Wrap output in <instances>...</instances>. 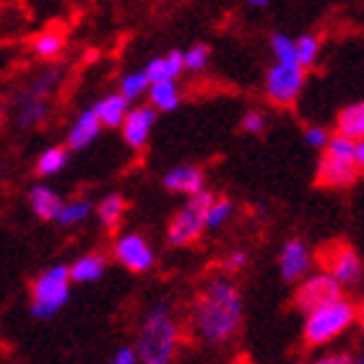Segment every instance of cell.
<instances>
[{"label":"cell","instance_id":"cell-13","mask_svg":"<svg viewBox=\"0 0 364 364\" xmlns=\"http://www.w3.org/2000/svg\"><path fill=\"white\" fill-rule=\"evenodd\" d=\"M91 109H94L102 128H120L122 120H125V114H128V109H130V102L117 91V94L102 97Z\"/></svg>","mask_w":364,"mask_h":364},{"label":"cell","instance_id":"cell-15","mask_svg":"<svg viewBox=\"0 0 364 364\" xmlns=\"http://www.w3.org/2000/svg\"><path fill=\"white\" fill-rule=\"evenodd\" d=\"M99 133H102V125H99L94 109H84V112L76 117V122L70 125L68 146L73 149V151H78V149H86V146H91L94 141H97Z\"/></svg>","mask_w":364,"mask_h":364},{"label":"cell","instance_id":"cell-5","mask_svg":"<svg viewBox=\"0 0 364 364\" xmlns=\"http://www.w3.org/2000/svg\"><path fill=\"white\" fill-rule=\"evenodd\" d=\"M68 284H70V276L65 266H55L42 273L34 281V287H31V299H34L31 312L37 318H53L55 312L68 302Z\"/></svg>","mask_w":364,"mask_h":364},{"label":"cell","instance_id":"cell-23","mask_svg":"<svg viewBox=\"0 0 364 364\" xmlns=\"http://www.w3.org/2000/svg\"><path fill=\"white\" fill-rule=\"evenodd\" d=\"M65 164H68V149H63V146H53V149L42 151V156L37 159V175L53 177V175H58Z\"/></svg>","mask_w":364,"mask_h":364},{"label":"cell","instance_id":"cell-35","mask_svg":"<svg viewBox=\"0 0 364 364\" xmlns=\"http://www.w3.org/2000/svg\"><path fill=\"white\" fill-rule=\"evenodd\" d=\"M312 364H354V359L349 354H328V357H320L318 362Z\"/></svg>","mask_w":364,"mask_h":364},{"label":"cell","instance_id":"cell-6","mask_svg":"<svg viewBox=\"0 0 364 364\" xmlns=\"http://www.w3.org/2000/svg\"><path fill=\"white\" fill-rule=\"evenodd\" d=\"M304 89V68L299 63H273L266 73V94L273 105H294Z\"/></svg>","mask_w":364,"mask_h":364},{"label":"cell","instance_id":"cell-28","mask_svg":"<svg viewBox=\"0 0 364 364\" xmlns=\"http://www.w3.org/2000/svg\"><path fill=\"white\" fill-rule=\"evenodd\" d=\"M229 216H232V203H229L227 198H213L208 208H205V227H221Z\"/></svg>","mask_w":364,"mask_h":364},{"label":"cell","instance_id":"cell-16","mask_svg":"<svg viewBox=\"0 0 364 364\" xmlns=\"http://www.w3.org/2000/svg\"><path fill=\"white\" fill-rule=\"evenodd\" d=\"M149 99L156 112H172L180 107V86L175 78H164V81H151L149 84Z\"/></svg>","mask_w":364,"mask_h":364},{"label":"cell","instance_id":"cell-22","mask_svg":"<svg viewBox=\"0 0 364 364\" xmlns=\"http://www.w3.org/2000/svg\"><path fill=\"white\" fill-rule=\"evenodd\" d=\"M105 258L102 255H84V258H78L73 266L68 268V276L70 281H78V284H86V281H97L102 273H105Z\"/></svg>","mask_w":364,"mask_h":364},{"label":"cell","instance_id":"cell-7","mask_svg":"<svg viewBox=\"0 0 364 364\" xmlns=\"http://www.w3.org/2000/svg\"><path fill=\"white\" fill-rule=\"evenodd\" d=\"M338 296H341V284L331 273H318V276H310L307 281L299 284L294 294V304L299 310L312 312L323 307V304L338 299Z\"/></svg>","mask_w":364,"mask_h":364},{"label":"cell","instance_id":"cell-10","mask_svg":"<svg viewBox=\"0 0 364 364\" xmlns=\"http://www.w3.org/2000/svg\"><path fill=\"white\" fill-rule=\"evenodd\" d=\"M154 125H156V109L151 105H141V107H130L125 120H122V138L130 149H144L149 144V136H151Z\"/></svg>","mask_w":364,"mask_h":364},{"label":"cell","instance_id":"cell-9","mask_svg":"<svg viewBox=\"0 0 364 364\" xmlns=\"http://www.w3.org/2000/svg\"><path fill=\"white\" fill-rule=\"evenodd\" d=\"M359 164L349 156H336V154H323L318 167V182L326 188H351L359 177Z\"/></svg>","mask_w":364,"mask_h":364},{"label":"cell","instance_id":"cell-33","mask_svg":"<svg viewBox=\"0 0 364 364\" xmlns=\"http://www.w3.org/2000/svg\"><path fill=\"white\" fill-rule=\"evenodd\" d=\"M304 141H307V146H312V149H323L328 141V130L320 128V125H310V128L304 130Z\"/></svg>","mask_w":364,"mask_h":364},{"label":"cell","instance_id":"cell-32","mask_svg":"<svg viewBox=\"0 0 364 364\" xmlns=\"http://www.w3.org/2000/svg\"><path fill=\"white\" fill-rule=\"evenodd\" d=\"M242 130L245 133H252V136H258L266 130V114L258 112V109H250V112L242 117Z\"/></svg>","mask_w":364,"mask_h":364},{"label":"cell","instance_id":"cell-14","mask_svg":"<svg viewBox=\"0 0 364 364\" xmlns=\"http://www.w3.org/2000/svg\"><path fill=\"white\" fill-rule=\"evenodd\" d=\"M164 188L172 190V193H182V196H196L198 190L205 188L203 172L198 167L182 164V167H175L172 172L164 175Z\"/></svg>","mask_w":364,"mask_h":364},{"label":"cell","instance_id":"cell-11","mask_svg":"<svg viewBox=\"0 0 364 364\" xmlns=\"http://www.w3.org/2000/svg\"><path fill=\"white\" fill-rule=\"evenodd\" d=\"M114 255L133 273H144L154 266V250L141 235H125L114 245Z\"/></svg>","mask_w":364,"mask_h":364},{"label":"cell","instance_id":"cell-19","mask_svg":"<svg viewBox=\"0 0 364 364\" xmlns=\"http://www.w3.org/2000/svg\"><path fill=\"white\" fill-rule=\"evenodd\" d=\"M185 70V65H182V53L180 50H172L169 55H161V58H154V60H149V65H146V76H149V81H164V78H180V73Z\"/></svg>","mask_w":364,"mask_h":364},{"label":"cell","instance_id":"cell-2","mask_svg":"<svg viewBox=\"0 0 364 364\" xmlns=\"http://www.w3.org/2000/svg\"><path fill=\"white\" fill-rule=\"evenodd\" d=\"M180 341V323L169 302H159L149 312L136 343V357L144 364H169L177 354Z\"/></svg>","mask_w":364,"mask_h":364},{"label":"cell","instance_id":"cell-24","mask_svg":"<svg viewBox=\"0 0 364 364\" xmlns=\"http://www.w3.org/2000/svg\"><path fill=\"white\" fill-rule=\"evenodd\" d=\"M122 213H125V200H122V196H117V193L107 196L105 200L97 205V216L107 229L117 227L120 219H122Z\"/></svg>","mask_w":364,"mask_h":364},{"label":"cell","instance_id":"cell-25","mask_svg":"<svg viewBox=\"0 0 364 364\" xmlns=\"http://www.w3.org/2000/svg\"><path fill=\"white\" fill-rule=\"evenodd\" d=\"M318 55H320V39L315 34H302V37L294 39V58L302 68L315 65Z\"/></svg>","mask_w":364,"mask_h":364},{"label":"cell","instance_id":"cell-26","mask_svg":"<svg viewBox=\"0 0 364 364\" xmlns=\"http://www.w3.org/2000/svg\"><path fill=\"white\" fill-rule=\"evenodd\" d=\"M149 84H151V81H149V76H146L144 70H130L120 81V94L128 99V102H133V99L144 97L146 91H149Z\"/></svg>","mask_w":364,"mask_h":364},{"label":"cell","instance_id":"cell-36","mask_svg":"<svg viewBox=\"0 0 364 364\" xmlns=\"http://www.w3.org/2000/svg\"><path fill=\"white\" fill-rule=\"evenodd\" d=\"M136 362H138L136 349H120L112 359V364H136Z\"/></svg>","mask_w":364,"mask_h":364},{"label":"cell","instance_id":"cell-17","mask_svg":"<svg viewBox=\"0 0 364 364\" xmlns=\"http://www.w3.org/2000/svg\"><path fill=\"white\" fill-rule=\"evenodd\" d=\"M29 205L39 219L53 221V219H58L63 198L58 196L53 188H47V185H37V188H31V193H29Z\"/></svg>","mask_w":364,"mask_h":364},{"label":"cell","instance_id":"cell-31","mask_svg":"<svg viewBox=\"0 0 364 364\" xmlns=\"http://www.w3.org/2000/svg\"><path fill=\"white\" fill-rule=\"evenodd\" d=\"M271 50L276 63H296L294 58V39L287 34H273L271 37Z\"/></svg>","mask_w":364,"mask_h":364},{"label":"cell","instance_id":"cell-27","mask_svg":"<svg viewBox=\"0 0 364 364\" xmlns=\"http://www.w3.org/2000/svg\"><path fill=\"white\" fill-rule=\"evenodd\" d=\"M89 213H91L89 200H68V203L60 205V211H58V221L65 224V227H73V224H81Z\"/></svg>","mask_w":364,"mask_h":364},{"label":"cell","instance_id":"cell-34","mask_svg":"<svg viewBox=\"0 0 364 364\" xmlns=\"http://www.w3.org/2000/svg\"><path fill=\"white\" fill-rule=\"evenodd\" d=\"M247 266V255L245 252H232L227 260H224V268L227 271H240V268Z\"/></svg>","mask_w":364,"mask_h":364},{"label":"cell","instance_id":"cell-37","mask_svg":"<svg viewBox=\"0 0 364 364\" xmlns=\"http://www.w3.org/2000/svg\"><path fill=\"white\" fill-rule=\"evenodd\" d=\"M247 6L255 8V11H263V8L271 6V0H247Z\"/></svg>","mask_w":364,"mask_h":364},{"label":"cell","instance_id":"cell-21","mask_svg":"<svg viewBox=\"0 0 364 364\" xmlns=\"http://www.w3.org/2000/svg\"><path fill=\"white\" fill-rule=\"evenodd\" d=\"M34 55L42 60H55L58 55L65 50V31L63 29H47L42 34H37L34 39Z\"/></svg>","mask_w":364,"mask_h":364},{"label":"cell","instance_id":"cell-4","mask_svg":"<svg viewBox=\"0 0 364 364\" xmlns=\"http://www.w3.org/2000/svg\"><path fill=\"white\" fill-rule=\"evenodd\" d=\"M211 200L213 196L205 188L198 190L196 196H190L188 205H182L180 211L175 213V219L169 221V242L175 247H185V245L196 242L205 229V208H208Z\"/></svg>","mask_w":364,"mask_h":364},{"label":"cell","instance_id":"cell-12","mask_svg":"<svg viewBox=\"0 0 364 364\" xmlns=\"http://www.w3.org/2000/svg\"><path fill=\"white\" fill-rule=\"evenodd\" d=\"M310 268V250L302 240H289L281 250V276L284 281H296L302 279Z\"/></svg>","mask_w":364,"mask_h":364},{"label":"cell","instance_id":"cell-1","mask_svg":"<svg viewBox=\"0 0 364 364\" xmlns=\"http://www.w3.org/2000/svg\"><path fill=\"white\" fill-rule=\"evenodd\" d=\"M242 326V296L235 284L216 279L205 284L196 302V328L208 343H224Z\"/></svg>","mask_w":364,"mask_h":364},{"label":"cell","instance_id":"cell-29","mask_svg":"<svg viewBox=\"0 0 364 364\" xmlns=\"http://www.w3.org/2000/svg\"><path fill=\"white\" fill-rule=\"evenodd\" d=\"M60 84V73L53 68H47L45 73H39L37 78H34V84H31L29 94L31 97H37V99H45L47 94H53L55 86Z\"/></svg>","mask_w":364,"mask_h":364},{"label":"cell","instance_id":"cell-18","mask_svg":"<svg viewBox=\"0 0 364 364\" xmlns=\"http://www.w3.org/2000/svg\"><path fill=\"white\" fill-rule=\"evenodd\" d=\"M336 133L343 138H351V141H362L364 136V105L357 102V105L343 107L338 117H336Z\"/></svg>","mask_w":364,"mask_h":364},{"label":"cell","instance_id":"cell-20","mask_svg":"<svg viewBox=\"0 0 364 364\" xmlns=\"http://www.w3.org/2000/svg\"><path fill=\"white\" fill-rule=\"evenodd\" d=\"M47 102L45 99H37L31 97V94H26V97L18 102V112H16V120H18V125L21 128H37V125H42L47 117Z\"/></svg>","mask_w":364,"mask_h":364},{"label":"cell","instance_id":"cell-30","mask_svg":"<svg viewBox=\"0 0 364 364\" xmlns=\"http://www.w3.org/2000/svg\"><path fill=\"white\" fill-rule=\"evenodd\" d=\"M211 60V50L208 45H193L188 53H182V65L185 70H203Z\"/></svg>","mask_w":364,"mask_h":364},{"label":"cell","instance_id":"cell-3","mask_svg":"<svg viewBox=\"0 0 364 364\" xmlns=\"http://www.w3.org/2000/svg\"><path fill=\"white\" fill-rule=\"evenodd\" d=\"M357 320V307L349 299H333V302L323 304L318 310L307 312V323H304V341L310 346H323V343L333 341L354 326Z\"/></svg>","mask_w":364,"mask_h":364},{"label":"cell","instance_id":"cell-8","mask_svg":"<svg viewBox=\"0 0 364 364\" xmlns=\"http://www.w3.org/2000/svg\"><path fill=\"white\" fill-rule=\"evenodd\" d=\"M320 260H323L326 271L331 273L338 284H354V281L362 276V260H359V255L354 252V247H349V245H343V242H336V245H331L328 250H323Z\"/></svg>","mask_w":364,"mask_h":364}]
</instances>
